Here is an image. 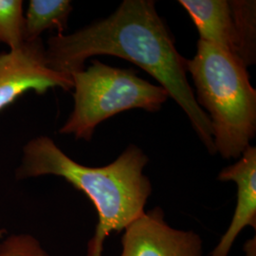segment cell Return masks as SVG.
I'll use <instances>...</instances> for the list:
<instances>
[{"label":"cell","mask_w":256,"mask_h":256,"mask_svg":"<svg viewBox=\"0 0 256 256\" xmlns=\"http://www.w3.org/2000/svg\"><path fill=\"white\" fill-rule=\"evenodd\" d=\"M156 208L124 229L120 256H202V240L192 232L171 228Z\"/></svg>","instance_id":"cell-7"},{"label":"cell","mask_w":256,"mask_h":256,"mask_svg":"<svg viewBox=\"0 0 256 256\" xmlns=\"http://www.w3.org/2000/svg\"><path fill=\"white\" fill-rule=\"evenodd\" d=\"M72 12L68 0H30L24 18L25 41L40 38L46 30L56 28L57 34H63Z\"/></svg>","instance_id":"cell-9"},{"label":"cell","mask_w":256,"mask_h":256,"mask_svg":"<svg viewBox=\"0 0 256 256\" xmlns=\"http://www.w3.org/2000/svg\"><path fill=\"white\" fill-rule=\"evenodd\" d=\"M23 2L21 0H0V43L18 50L25 43Z\"/></svg>","instance_id":"cell-10"},{"label":"cell","mask_w":256,"mask_h":256,"mask_svg":"<svg viewBox=\"0 0 256 256\" xmlns=\"http://www.w3.org/2000/svg\"><path fill=\"white\" fill-rule=\"evenodd\" d=\"M147 156L136 146H129L112 164L88 167L74 162L50 138L30 140L23 148L16 178L24 180L46 174L61 176L84 192L98 212L99 222L88 247V256H102L104 242L112 232H120L142 216L152 191L142 171Z\"/></svg>","instance_id":"cell-2"},{"label":"cell","mask_w":256,"mask_h":256,"mask_svg":"<svg viewBox=\"0 0 256 256\" xmlns=\"http://www.w3.org/2000/svg\"><path fill=\"white\" fill-rule=\"evenodd\" d=\"M200 40L218 46L246 68L256 62V0H180Z\"/></svg>","instance_id":"cell-5"},{"label":"cell","mask_w":256,"mask_h":256,"mask_svg":"<svg viewBox=\"0 0 256 256\" xmlns=\"http://www.w3.org/2000/svg\"><path fill=\"white\" fill-rule=\"evenodd\" d=\"M221 182L238 185V204L229 229L210 256H228L240 232L248 226L256 228V148L248 146L236 164L224 168L218 176Z\"/></svg>","instance_id":"cell-8"},{"label":"cell","mask_w":256,"mask_h":256,"mask_svg":"<svg viewBox=\"0 0 256 256\" xmlns=\"http://www.w3.org/2000/svg\"><path fill=\"white\" fill-rule=\"evenodd\" d=\"M198 104L209 112L216 153L238 158L256 134V90L247 68L218 46L198 40L187 61Z\"/></svg>","instance_id":"cell-3"},{"label":"cell","mask_w":256,"mask_h":256,"mask_svg":"<svg viewBox=\"0 0 256 256\" xmlns=\"http://www.w3.org/2000/svg\"><path fill=\"white\" fill-rule=\"evenodd\" d=\"M45 54L50 68L70 77L96 55H113L137 64L176 102L208 151L216 154L209 115L198 104L187 79L188 59L178 52L155 1L124 0L106 18L72 34L50 37Z\"/></svg>","instance_id":"cell-1"},{"label":"cell","mask_w":256,"mask_h":256,"mask_svg":"<svg viewBox=\"0 0 256 256\" xmlns=\"http://www.w3.org/2000/svg\"><path fill=\"white\" fill-rule=\"evenodd\" d=\"M74 108L59 132L90 142L99 124L128 110L156 112L169 94L160 86L140 78L136 72L113 68L94 59L88 70L72 74Z\"/></svg>","instance_id":"cell-4"},{"label":"cell","mask_w":256,"mask_h":256,"mask_svg":"<svg viewBox=\"0 0 256 256\" xmlns=\"http://www.w3.org/2000/svg\"><path fill=\"white\" fill-rule=\"evenodd\" d=\"M2 236V230H0V236Z\"/></svg>","instance_id":"cell-12"},{"label":"cell","mask_w":256,"mask_h":256,"mask_svg":"<svg viewBox=\"0 0 256 256\" xmlns=\"http://www.w3.org/2000/svg\"><path fill=\"white\" fill-rule=\"evenodd\" d=\"M0 256H50L36 238L28 234H12L0 243Z\"/></svg>","instance_id":"cell-11"},{"label":"cell","mask_w":256,"mask_h":256,"mask_svg":"<svg viewBox=\"0 0 256 256\" xmlns=\"http://www.w3.org/2000/svg\"><path fill=\"white\" fill-rule=\"evenodd\" d=\"M45 48L38 38L0 54V111L30 90L41 95L54 88L64 90L74 88L70 76L48 66Z\"/></svg>","instance_id":"cell-6"}]
</instances>
